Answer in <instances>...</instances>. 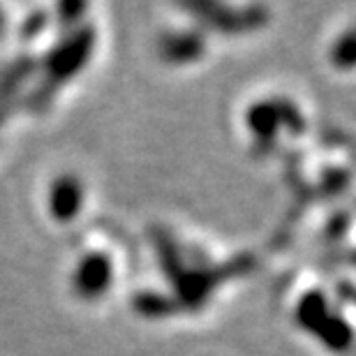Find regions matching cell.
<instances>
[{"label":"cell","instance_id":"cell-1","mask_svg":"<svg viewBox=\"0 0 356 356\" xmlns=\"http://www.w3.org/2000/svg\"><path fill=\"white\" fill-rule=\"evenodd\" d=\"M79 209V188L72 181H60L56 183L51 192V211L56 218H70L74 216V211Z\"/></svg>","mask_w":356,"mask_h":356}]
</instances>
